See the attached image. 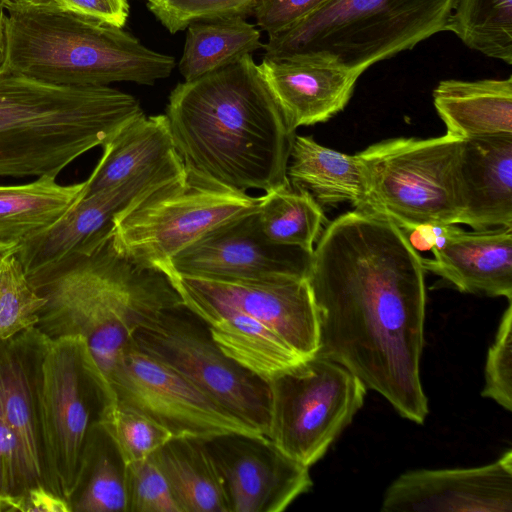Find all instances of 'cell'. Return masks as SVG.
<instances>
[{
  "label": "cell",
  "instance_id": "7c38bea8",
  "mask_svg": "<svg viewBox=\"0 0 512 512\" xmlns=\"http://www.w3.org/2000/svg\"><path fill=\"white\" fill-rule=\"evenodd\" d=\"M109 385L114 404L151 419L173 437L206 439L225 433L263 435L131 341L117 361Z\"/></svg>",
  "mask_w": 512,
  "mask_h": 512
},
{
  "label": "cell",
  "instance_id": "9a60e30c",
  "mask_svg": "<svg viewBox=\"0 0 512 512\" xmlns=\"http://www.w3.org/2000/svg\"><path fill=\"white\" fill-rule=\"evenodd\" d=\"M185 173L184 164H180L83 196L61 220L15 251L27 277L88 253L110 235L115 216L131 202Z\"/></svg>",
  "mask_w": 512,
  "mask_h": 512
},
{
  "label": "cell",
  "instance_id": "30bf717a",
  "mask_svg": "<svg viewBox=\"0 0 512 512\" xmlns=\"http://www.w3.org/2000/svg\"><path fill=\"white\" fill-rule=\"evenodd\" d=\"M131 343L169 365L267 437L271 416L269 382L227 356L207 323L184 301L162 309L139 326Z\"/></svg>",
  "mask_w": 512,
  "mask_h": 512
},
{
  "label": "cell",
  "instance_id": "6da1fadb",
  "mask_svg": "<svg viewBox=\"0 0 512 512\" xmlns=\"http://www.w3.org/2000/svg\"><path fill=\"white\" fill-rule=\"evenodd\" d=\"M425 271L400 227L355 209L321 233L307 274L318 315L316 355L347 368L418 424L428 414L420 378Z\"/></svg>",
  "mask_w": 512,
  "mask_h": 512
},
{
  "label": "cell",
  "instance_id": "4fadbf2b",
  "mask_svg": "<svg viewBox=\"0 0 512 512\" xmlns=\"http://www.w3.org/2000/svg\"><path fill=\"white\" fill-rule=\"evenodd\" d=\"M311 257L270 241L254 211L206 233L178 253L165 273L218 281L307 277Z\"/></svg>",
  "mask_w": 512,
  "mask_h": 512
},
{
  "label": "cell",
  "instance_id": "484cf974",
  "mask_svg": "<svg viewBox=\"0 0 512 512\" xmlns=\"http://www.w3.org/2000/svg\"><path fill=\"white\" fill-rule=\"evenodd\" d=\"M85 192L86 181L64 185L48 176L0 185V250L15 252L61 220Z\"/></svg>",
  "mask_w": 512,
  "mask_h": 512
},
{
  "label": "cell",
  "instance_id": "b9f144b4",
  "mask_svg": "<svg viewBox=\"0 0 512 512\" xmlns=\"http://www.w3.org/2000/svg\"><path fill=\"white\" fill-rule=\"evenodd\" d=\"M5 61V13L0 14V72Z\"/></svg>",
  "mask_w": 512,
  "mask_h": 512
},
{
  "label": "cell",
  "instance_id": "d6a6232c",
  "mask_svg": "<svg viewBox=\"0 0 512 512\" xmlns=\"http://www.w3.org/2000/svg\"><path fill=\"white\" fill-rule=\"evenodd\" d=\"M98 422L116 445L126 465L148 458L173 438L156 422L118 404L105 407Z\"/></svg>",
  "mask_w": 512,
  "mask_h": 512
},
{
  "label": "cell",
  "instance_id": "8d00e7d4",
  "mask_svg": "<svg viewBox=\"0 0 512 512\" xmlns=\"http://www.w3.org/2000/svg\"><path fill=\"white\" fill-rule=\"evenodd\" d=\"M26 490L18 445L0 409V512L20 511Z\"/></svg>",
  "mask_w": 512,
  "mask_h": 512
},
{
  "label": "cell",
  "instance_id": "1f68e13d",
  "mask_svg": "<svg viewBox=\"0 0 512 512\" xmlns=\"http://www.w3.org/2000/svg\"><path fill=\"white\" fill-rule=\"evenodd\" d=\"M44 303L15 253L7 255L0 262V341L35 327Z\"/></svg>",
  "mask_w": 512,
  "mask_h": 512
},
{
  "label": "cell",
  "instance_id": "836d02e7",
  "mask_svg": "<svg viewBox=\"0 0 512 512\" xmlns=\"http://www.w3.org/2000/svg\"><path fill=\"white\" fill-rule=\"evenodd\" d=\"M257 0H156L149 10L172 34L191 23L251 14Z\"/></svg>",
  "mask_w": 512,
  "mask_h": 512
},
{
  "label": "cell",
  "instance_id": "5bb4252c",
  "mask_svg": "<svg viewBox=\"0 0 512 512\" xmlns=\"http://www.w3.org/2000/svg\"><path fill=\"white\" fill-rule=\"evenodd\" d=\"M204 442L222 477L230 512H281L313 485L309 467L264 435L225 433Z\"/></svg>",
  "mask_w": 512,
  "mask_h": 512
},
{
  "label": "cell",
  "instance_id": "ee69618b",
  "mask_svg": "<svg viewBox=\"0 0 512 512\" xmlns=\"http://www.w3.org/2000/svg\"><path fill=\"white\" fill-rule=\"evenodd\" d=\"M6 4H7V0H0V14L5 13Z\"/></svg>",
  "mask_w": 512,
  "mask_h": 512
},
{
  "label": "cell",
  "instance_id": "ba28073f",
  "mask_svg": "<svg viewBox=\"0 0 512 512\" xmlns=\"http://www.w3.org/2000/svg\"><path fill=\"white\" fill-rule=\"evenodd\" d=\"M47 484L70 501L94 426L105 406L84 339L44 335L37 376Z\"/></svg>",
  "mask_w": 512,
  "mask_h": 512
},
{
  "label": "cell",
  "instance_id": "f6af8a7d",
  "mask_svg": "<svg viewBox=\"0 0 512 512\" xmlns=\"http://www.w3.org/2000/svg\"><path fill=\"white\" fill-rule=\"evenodd\" d=\"M11 253H15V252H8V251H3V250H0V262L9 254Z\"/></svg>",
  "mask_w": 512,
  "mask_h": 512
},
{
  "label": "cell",
  "instance_id": "2e32d148",
  "mask_svg": "<svg viewBox=\"0 0 512 512\" xmlns=\"http://www.w3.org/2000/svg\"><path fill=\"white\" fill-rule=\"evenodd\" d=\"M383 512H511L512 451L484 466L408 471L384 493Z\"/></svg>",
  "mask_w": 512,
  "mask_h": 512
},
{
  "label": "cell",
  "instance_id": "ffe728a7",
  "mask_svg": "<svg viewBox=\"0 0 512 512\" xmlns=\"http://www.w3.org/2000/svg\"><path fill=\"white\" fill-rule=\"evenodd\" d=\"M457 174L458 224L512 227V135L462 139Z\"/></svg>",
  "mask_w": 512,
  "mask_h": 512
},
{
  "label": "cell",
  "instance_id": "f35d334b",
  "mask_svg": "<svg viewBox=\"0 0 512 512\" xmlns=\"http://www.w3.org/2000/svg\"><path fill=\"white\" fill-rule=\"evenodd\" d=\"M47 6L87 16L123 28L128 15L127 0H49Z\"/></svg>",
  "mask_w": 512,
  "mask_h": 512
},
{
  "label": "cell",
  "instance_id": "7a4b0ae2",
  "mask_svg": "<svg viewBox=\"0 0 512 512\" xmlns=\"http://www.w3.org/2000/svg\"><path fill=\"white\" fill-rule=\"evenodd\" d=\"M165 115L187 170L241 192L291 185L295 130L251 54L177 84Z\"/></svg>",
  "mask_w": 512,
  "mask_h": 512
},
{
  "label": "cell",
  "instance_id": "d6986e66",
  "mask_svg": "<svg viewBox=\"0 0 512 512\" xmlns=\"http://www.w3.org/2000/svg\"><path fill=\"white\" fill-rule=\"evenodd\" d=\"M422 258L425 270L461 292L512 300V227L465 231L448 224L443 245Z\"/></svg>",
  "mask_w": 512,
  "mask_h": 512
},
{
  "label": "cell",
  "instance_id": "ab89813d",
  "mask_svg": "<svg viewBox=\"0 0 512 512\" xmlns=\"http://www.w3.org/2000/svg\"><path fill=\"white\" fill-rule=\"evenodd\" d=\"M20 512H72L70 502L45 485H37L24 493Z\"/></svg>",
  "mask_w": 512,
  "mask_h": 512
},
{
  "label": "cell",
  "instance_id": "bcb514c9",
  "mask_svg": "<svg viewBox=\"0 0 512 512\" xmlns=\"http://www.w3.org/2000/svg\"><path fill=\"white\" fill-rule=\"evenodd\" d=\"M148 2L156 1V0H147Z\"/></svg>",
  "mask_w": 512,
  "mask_h": 512
},
{
  "label": "cell",
  "instance_id": "60d3db41",
  "mask_svg": "<svg viewBox=\"0 0 512 512\" xmlns=\"http://www.w3.org/2000/svg\"><path fill=\"white\" fill-rule=\"evenodd\" d=\"M446 225L448 224H424L402 231L416 252H431L436 238L444 232Z\"/></svg>",
  "mask_w": 512,
  "mask_h": 512
},
{
  "label": "cell",
  "instance_id": "cb8c5ba5",
  "mask_svg": "<svg viewBox=\"0 0 512 512\" xmlns=\"http://www.w3.org/2000/svg\"><path fill=\"white\" fill-rule=\"evenodd\" d=\"M432 96L448 135L459 139L512 135V76L442 80Z\"/></svg>",
  "mask_w": 512,
  "mask_h": 512
},
{
  "label": "cell",
  "instance_id": "d4e9b609",
  "mask_svg": "<svg viewBox=\"0 0 512 512\" xmlns=\"http://www.w3.org/2000/svg\"><path fill=\"white\" fill-rule=\"evenodd\" d=\"M287 176L291 186L308 191L320 205L350 202L356 210L372 213L366 171L358 154L295 135Z\"/></svg>",
  "mask_w": 512,
  "mask_h": 512
},
{
  "label": "cell",
  "instance_id": "f1b7e54d",
  "mask_svg": "<svg viewBox=\"0 0 512 512\" xmlns=\"http://www.w3.org/2000/svg\"><path fill=\"white\" fill-rule=\"evenodd\" d=\"M69 502L72 512H127L126 464L99 422L93 428L81 478Z\"/></svg>",
  "mask_w": 512,
  "mask_h": 512
},
{
  "label": "cell",
  "instance_id": "8992f818",
  "mask_svg": "<svg viewBox=\"0 0 512 512\" xmlns=\"http://www.w3.org/2000/svg\"><path fill=\"white\" fill-rule=\"evenodd\" d=\"M456 0H329L268 34L264 58L306 59L359 77L379 61L445 31Z\"/></svg>",
  "mask_w": 512,
  "mask_h": 512
},
{
  "label": "cell",
  "instance_id": "e575fe53",
  "mask_svg": "<svg viewBox=\"0 0 512 512\" xmlns=\"http://www.w3.org/2000/svg\"><path fill=\"white\" fill-rule=\"evenodd\" d=\"M127 512H180L151 456L126 465Z\"/></svg>",
  "mask_w": 512,
  "mask_h": 512
},
{
  "label": "cell",
  "instance_id": "44dd1931",
  "mask_svg": "<svg viewBox=\"0 0 512 512\" xmlns=\"http://www.w3.org/2000/svg\"><path fill=\"white\" fill-rule=\"evenodd\" d=\"M171 280L184 303L207 323L221 350L266 381L306 359L252 316L173 278Z\"/></svg>",
  "mask_w": 512,
  "mask_h": 512
},
{
  "label": "cell",
  "instance_id": "5b68a950",
  "mask_svg": "<svg viewBox=\"0 0 512 512\" xmlns=\"http://www.w3.org/2000/svg\"><path fill=\"white\" fill-rule=\"evenodd\" d=\"M3 70L48 83L152 85L170 76L174 57L99 20L45 5L5 7Z\"/></svg>",
  "mask_w": 512,
  "mask_h": 512
},
{
  "label": "cell",
  "instance_id": "d590c367",
  "mask_svg": "<svg viewBox=\"0 0 512 512\" xmlns=\"http://www.w3.org/2000/svg\"><path fill=\"white\" fill-rule=\"evenodd\" d=\"M484 397L496 401L504 409H512V303L504 311L495 340L489 348L485 364Z\"/></svg>",
  "mask_w": 512,
  "mask_h": 512
},
{
  "label": "cell",
  "instance_id": "4dcf8cb0",
  "mask_svg": "<svg viewBox=\"0 0 512 512\" xmlns=\"http://www.w3.org/2000/svg\"><path fill=\"white\" fill-rule=\"evenodd\" d=\"M445 31L469 49L512 64V0H456Z\"/></svg>",
  "mask_w": 512,
  "mask_h": 512
},
{
  "label": "cell",
  "instance_id": "ac0fdd59",
  "mask_svg": "<svg viewBox=\"0 0 512 512\" xmlns=\"http://www.w3.org/2000/svg\"><path fill=\"white\" fill-rule=\"evenodd\" d=\"M43 339L33 327L0 341V409L16 439L27 489L48 487L37 387Z\"/></svg>",
  "mask_w": 512,
  "mask_h": 512
},
{
  "label": "cell",
  "instance_id": "52a82bcc",
  "mask_svg": "<svg viewBox=\"0 0 512 512\" xmlns=\"http://www.w3.org/2000/svg\"><path fill=\"white\" fill-rule=\"evenodd\" d=\"M262 200L186 169L118 213L112 242L120 254L165 272L178 253L216 227L257 211Z\"/></svg>",
  "mask_w": 512,
  "mask_h": 512
},
{
  "label": "cell",
  "instance_id": "f546056e",
  "mask_svg": "<svg viewBox=\"0 0 512 512\" xmlns=\"http://www.w3.org/2000/svg\"><path fill=\"white\" fill-rule=\"evenodd\" d=\"M257 214L270 241L310 254L326 222L322 207L313 196L291 185L266 192Z\"/></svg>",
  "mask_w": 512,
  "mask_h": 512
},
{
  "label": "cell",
  "instance_id": "9c48e42d",
  "mask_svg": "<svg viewBox=\"0 0 512 512\" xmlns=\"http://www.w3.org/2000/svg\"><path fill=\"white\" fill-rule=\"evenodd\" d=\"M462 139L393 138L357 153L367 176L372 214L403 231L424 224H458V156Z\"/></svg>",
  "mask_w": 512,
  "mask_h": 512
},
{
  "label": "cell",
  "instance_id": "e0dca14e",
  "mask_svg": "<svg viewBox=\"0 0 512 512\" xmlns=\"http://www.w3.org/2000/svg\"><path fill=\"white\" fill-rule=\"evenodd\" d=\"M168 275L257 319L302 357H311L318 351V315L307 277L218 281Z\"/></svg>",
  "mask_w": 512,
  "mask_h": 512
},
{
  "label": "cell",
  "instance_id": "603a6c76",
  "mask_svg": "<svg viewBox=\"0 0 512 512\" xmlns=\"http://www.w3.org/2000/svg\"><path fill=\"white\" fill-rule=\"evenodd\" d=\"M103 153L86 179L88 196L141 175L184 164L166 115L144 114L122 127L103 146Z\"/></svg>",
  "mask_w": 512,
  "mask_h": 512
},
{
  "label": "cell",
  "instance_id": "7bdbcfd3",
  "mask_svg": "<svg viewBox=\"0 0 512 512\" xmlns=\"http://www.w3.org/2000/svg\"><path fill=\"white\" fill-rule=\"evenodd\" d=\"M48 0H7V4H18V5H43Z\"/></svg>",
  "mask_w": 512,
  "mask_h": 512
},
{
  "label": "cell",
  "instance_id": "277c9868",
  "mask_svg": "<svg viewBox=\"0 0 512 512\" xmlns=\"http://www.w3.org/2000/svg\"><path fill=\"white\" fill-rule=\"evenodd\" d=\"M138 100L103 86L59 85L0 72V177H54L143 115Z\"/></svg>",
  "mask_w": 512,
  "mask_h": 512
},
{
  "label": "cell",
  "instance_id": "8fae6325",
  "mask_svg": "<svg viewBox=\"0 0 512 512\" xmlns=\"http://www.w3.org/2000/svg\"><path fill=\"white\" fill-rule=\"evenodd\" d=\"M268 382L267 437L307 467L324 456L366 395V386L352 372L316 354Z\"/></svg>",
  "mask_w": 512,
  "mask_h": 512
},
{
  "label": "cell",
  "instance_id": "83f0119b",
  "mask_svg": "<svg viewBox=\"0 0 512 512\" xmlns=\"http://www.w3.org/2000/svg\"><path fill=\"white\" fill-rule=\"evenodd\" d=\"M179 71L185 81L224 68L263 48L261 33L243 16H230L191 23Z\"/></svg>",
  "mask_w": 512,
  "mask_h": 512
},
{
  "label": "cell",
  "instance_id": "3957f363",
  "mask_svg": "<svg viewBox=\"0 0 512 512\" xmlns=\"http://www.w3.org/2000/svg\"><path fill=\"white\" fill-rule=\"evenodd\" d=\"M28 279L45 299L35 327L49 338L84 339L108 405L114 403L110 375L134 331L183 301L167 273L120 254L111 234L88 253Z\"/></svg>",
  "mask_w": 512,
  "mask_h": 512
},
{
  "label": "cell",
  "instance_id": "4316f807",
  "mask_svg": "<svg viewBox=\"0 0 512 512\" xmlns=\"http://www.w3.org/2000/svg\"><path fill=\"white\" fill-rule=\"evenodd\" d=\"M150 456L180 512H230L222 477L204 439L173 437Z\"/></svg>",
  "mask_w": 512,
  "mask_h": 512
},
{
  "label": "cell",
  "instance_id": "7402d4cb",
  "mask_svg": "<svg viewBox=\"0 0 512 512\" xmlns=\"http://www.w3.org/2000/svg\"><path fill=\"white\" fill-rule=\"evenodd\" d=\"M262 73L293 130L326 122L353 95L358 75L306 59L263 58Z\"/></svg>",
  "mask_w": 512,
  "mask_h": 512
},
{
  "label": "cell",
  "instance_id": "74e56055",
  "mask_svg": "<svg viewBox=\"0 0 512 512\" xmlns=\"http://www.w3.org/2000/svg\"><path fill=\"white\" fill-rule=\"evenodd\" d=\"M329 0H257L251 15L257 25L268 34L281 31Z\"/></svg>",
  "mask_w": 512,
  "mask_h": 512
}]
</instances>
